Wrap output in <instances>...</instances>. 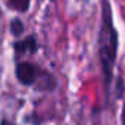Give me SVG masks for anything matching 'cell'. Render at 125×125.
I'll return each instance as SVG.
<instances>
[{"label":"cell","mask_w":125,"mask_h":125,"mask_svg":"<svg viewBox=\"0 0 125 125\" xmlns=\"http://www.w3.org/2000/svg\"><path fill=\"white\" fill-rule=\"evenodd\" d=\"M97 54H99L102 71H103L106 97H109V91L113 80V69L116 63V54H118V32L113 25L112 8L109 0H103L102 24H100L99 37H97Z\"/></svg>","instance_id":"1"},{"label":"cell","mask_w":125,"mask_h":125,"mask_svg":"<svg viewBox=\"0 0 125 125\" xmlns=\"http://www.w3.org/2000/svg\"><path fill=\"white\" fill-rule=\"evenodd\" d=\"M15 75L22 85L34 87L38 91H52L57 87V80L54 78V75L28 60L18 62Z\"/></svg>","instance_id":"2"},{"label":"cell","mask_w":125,"mask_h":125,"mask_svg":"<svg viewBox=\"0 0 125 125\" xmlns=\"http://www.w3.org/2000/svg\"><path fill=\"white\" fill-rule=\"evenodd\" d=\"M13 49H15V53H16V57L22 56V54H32L35 53L37 50V41L32 35L27 37L25 40H21V41H16L13 44Z\"/></svg>","instance_id":"3"},{"label":"cell","mask_w":125,"mask_h":125,"mask_svg":"<svg viewBox=\"0 0 125 125\" xmlns=\"http://www.w3.org/2000/svg\"><path fill=\"white\" fill-rule=\"evenodd\" d=\"M31 0H9V6L18 12H25L30 8Z\"/></svg>","instance_id":"4"},{"label":"cell","mask_w":125,"mask_h":125,"mask_svg":"<svg viewBox=\"0 0 125 125\" xmlns=\"http://www.w3.org/2000/svg\"><path fill=\"white\" fill-rule=\"evenodd\" d=\"M12 32L15 34V35H19L22 31H24V25H22V22L21 21H18V19H15L13 22H12Z\"/></svg>","instance_id":"5"},{"label":"cell","mask_w":125,"mask_h":125,"mask_svg":"<svg viewBox=\"0 0 125 125\" xmlns=\"http://www.w3.org/2000/svg\"><path fill=\"white\" fill-rule=\"evenodd\" d=\"M119 118H121V125H125V102L122 103V109H121Z\"/></svg>","instance_id":"6"},{"label":"cell","mask_w":125,"mask_h":125,"mask_svg":"<svg viewBox=\"0 0 125 125\" xmlns=\"http://www.w3.org/2000/svg\"><path fill=\"white\" fill-rule=\"evenodd\" d=\"M2 125H15V124H10V122H8V121H3Z\"/></svg>","instance_id":"7"}]
</instances>
